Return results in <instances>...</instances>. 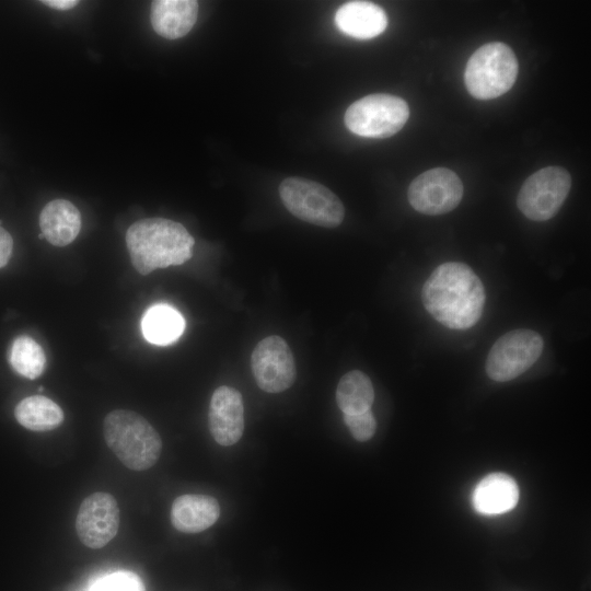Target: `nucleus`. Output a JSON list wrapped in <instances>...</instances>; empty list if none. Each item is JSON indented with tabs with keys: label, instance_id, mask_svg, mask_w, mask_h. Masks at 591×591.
I'll list each match as a JSON object with an SVG mask.
<instances>
[{
	"label": "nucleus",
	"instance_id": "1",
	"mask_svg": "<svg viewBox=\"0 0 591 591\" xmlns=\"http://www.w3.org/2000/svg\"><path fill=\"white\" fill-rule=\"evenodd\" d=\"M421 299L427 312L440 324L450 329H467L482 317L485 289L467 265L448 262L428 277Z\"/></svg>",
	"mask_w": 591,
	"mask_h": 591
},
{
	"label": "nucleus",
	"instance_id": "2",
	"mask_svg": "<svg viewBox=\"0 0 591 591\" xmlns=\"http://www.w3.org/2000/svg\"><path fill=\"white\" fill-rule=\"evenodd\" d=\"M194 244L183 224L164 218L141 219L126 232L131 264L141 275L184 264L192 257Z\"/></svg>",
	"mask_w": 591,
	"mask_h": 591
},
{
	"label": "nucleus",
	"instance_id": "3",
	"mask_svg": "<svg viewBox=\"0 0 591 591\" xmlns=\"http://www.w3.org/2000/svg\"><path fill=\"white\" fill-rule=\"evenodd\" d=\"M103 434L108 448L129 470H149L161 455L160 434L144 417L132 410L108 413L104 418Z\"/></svg>",
	"mask_w": 591,
	"mask_h": 591
},
{
	"label": "nucleus",
	"instance_id": "4",
	"mask_svg": "<svg viewBox=\"0 0 591 591\" xmlns=\"http://www.w3.org/2000/svg\"><path fill=\"white\" fill-rule=\"evenodd\" d=\"M518 69L517 57L508 45L488 43L468 59L464 72L465 86L475 99H496L512 88Z\"/></svg>",
	"mask_w": 591,
	"mask_h": 591
},
{
	"label": "nucleus",
	"instance_id": "5",
	"mask_svg": "<svg viewBox=\"0 0 591 591\" xmlns=\"http://www.w3.org/2000/svg\"><path fill=\"white\" fill-rule=\"evenodd\" d=\"M285 207L302 221L323 227H338L345 216L341 200L326 186L301 177H288L279 185Z\"/></svg>",
	"mask_w": 591,
	"mask_h": 591
},
{
	"label": "nucleus",
	"instance_id": "6",
	"mask_svg": "<svg viewBox=\"0 0 591 591\" xmlns=\"http://www.w3.org/2000/svg\"><path fill=\"white\" fill-rule=\"evenodd\" d=\"M409 117L407 103L395 95L375 93L354 102L345 113V125L355 135L387 138L398 132Z\"/></svg>",
	"mask_w": 591,
	"mask_h": 591
},
{
	"label": "nucleus",
	"instance_id": "7",
	"mask_svg": "<svg viewBox=\"0 0 591 591\" xmlns=\"http://www.w3.org/2000/svg\"><path fill=\"white\" fill-rule=\"evenodd\" d=\"M542 336L532 329H513L499 337L486 359V373L497 382L515 379L540 358Z\"/></svg>",
	"mask_w": 591,
	"mask_h": 591
},
{
	"label": "nucleus",
	"instance_id": "8",
	"mask_svg": "<svg viewBox=\"0 0 591 591\" xmlns=\"http://www.w3.org/2000/svg\"><path fill=\"white\" fill-rule=\"evenodd\" d=\"M570 186V174L564 167L538 170L522 184L517 197L518 208L530 220L546 221L558 212Z\"/></svg>",
	"mask_w": 591,
	"mask_h": 591
},
{
	"label": "nucleus",
	"instance_id": "9",
	"mask_svg": "<svg viewBox=\"0 0 591 591\" xmlns=\"http://www.w3.org/2000/svg\"><path fill=\"white\" fill-rule=\"evenodd\" d=\"M408 201L424 215L437 216L450 212L463 197V184L453 171L444 167L428 170L409 185Z\"/></svg>",
	"mask_w": 591,
	"mask_h": 591
},
{
	"label": "nucleus",
	"instance_id": "10",
	"mask_svg": "<svg viewBox=\"0 0 591 591\" xmlns=\"http://www.w3.org/2000/svg\"><path fill=\"white\" fill-rule=\"evenodd\" d=\"M251 366L258 387L267 393L289 389L297 375L292 351L283 338L268 336L255 346Z\"/></svg>",
	"mask_w": 591,
	"mask_h": 591
},
{
	"label": "nucleus",
	"instance_id": "11",
	"mask_svg": "<svg viewBox=\"0 0 591 591\" xmlns=\"http://www.w3.org/2000/svg\"><path fill=\"white\" fill-rule=\"evenodd\" d=\"M119 528V508L108 493L96 491L81 502L76 530L79 540L88 547L99 549L108 544Z\"/></svg>",
	"mask_w": 591,
	"mask_h": 591
},
{
	"label": "nucleus",
	"instance_id": "12",
	"mask_svg": "<svg viewBox=\"0 0 591 591\" xmlns=\"http://www.w3.org/2000/svg\"><path fill=\"white\" fill-rule=\"evenodd\" d=\"M209 430L217 443L235 444L244 431V404L241 393L222 385L212 393L208 412Z\"/></svg>",
	"mask_w": 591,
	"mask_h": 591
},
{
	"label": "nucleus",
	"instance_id": "13",
	"mask_svg": "<svg viewBox=\"0 0 591 591\" xmlns=\"http://www.w3.org/2000/svg\"><path fill=\"white\" fill-rule=\"evenodd\" d=\"M220 517L216 498L201 494L178 496L171 507V522L183 533H199L213 525Z\"/></svg>",
	"mask_w": 591,
	"mask_h": 591
},
{
	"label": "nucleus",
	"instance_id": "14",
	"mask_svg": "<svg viewBox=\"0 0 591 591\" xmlns=\"http://www.w3.org/2000/svg\"><path fill=\"white\" fill-rule=\"evenodd\" d=\"M335 24L344 34L357 39H370L387 26L384 10L368 1H349L340 5L335 14Z\"/></svg>",
	"mask_w": 591,
	"mask_h": 591
},
{
	"label": "nucleus",
	"instance_id": "15",
	"mask_svg": "<svg viewBox=\"0 0 591 591\" xmlns=\"http://www.w3.org/2000/svg\"><path fill=\"white\" fill-rule=\"evenodd\" d=\"M519 500L515 480L505 473H491L482 478L472 494L474 509L486 515H497L513 509Z\"/></svg>",
	"mask_w": 591,
	"mask_h": 591
},
{
	"label": "nucleus",
	"instance_id": "16",
	"mask_svg": "<svg viewBox=\"0 0 591 591\" xmlns=\"http://www.w3.org/2000/svg\"><path fill=\"white\" fill-rule=\"evenodd\" d=\"M197 16L198 2L194 0H155L151 3V25L157 34L167 39L185 36Z\"/></svg>",
	"mask_w": 591,
	"mask_h": 591
},
{
	"label": "nucleus",
	"instance_id": "17",
	"mask_svg": "<svg viewBox=\"0 0 591 591\" xmlns=\"http://www.w3.org/2000/svg\"><path fill=\"white\" fill-rule=\"evenodd\" d=\"M39 228L50 244L66 246L74 241L80 232L81 215L72 202L54 199L43 208Z\"/></svg>",
	"mask_w": 591,
	"mask_h": 591
},
{
	"label": "nucleus",
	"instance_id": "18",
	"mask_svg": "<svg viewBox=\"0 0 591 591\" xmlns=\"http://www.w3.org/2000/svg\"><path fill=\"white\" fill-rule=\"evenodd\" d=\"M18 422L32 431H49L59 427L65 415L60 406L43 395L23 398L14 408Z\"/></svg>",
	"mask_w": 591,
	"mask_h": 591
},
{
	"label": "nucleus",
	"instance_id": "19",
	"mask_svg": "<svg viewBox=\"0 0 591 591\" xmlns=\"http://www.w3.org/2000/svg\"><path fill=\"white\" fill-rule=\"evenodd\" d=\"M141 327L149 343L164 346L174 343L182 335L185 321L172 306L157 304L144 313Z\"/></svg>",
	"mask_w": 591,
	"mask_h": 591
},
{
	"label": "nucleus",
	"instance_id": "20",
	"mask_svg": "<svg viewBox=\"0 0 591 591\" xmlns=\"http://www.w3.org/2000/svg\"><path fill=\"white\" fill-rule=\"evenodd\" d=\"M374 401L371 380L359 370L341 376L336 389V402L344 414L355 415L369 410Z\"/></svg>",
	"mask_w": 591,
	"mask_h": 591
},
{
	"label": "nucleus",
	"instance_id": "21",
	"mask_svg": "<svg viewBox=\"0 0 591 591\" xmlns=\"http://www.w3.org/2000/svg\"><path fill=\"white\" fill-rule=\"evenodd\" d=\"M8 359L18 374L31 380L40 376L46 367V355L42 346L25 335L12 341Z\"/></svg>",
	"mask_w": 591,
	"mask_h": 591
},
{
	"label": "nucleus",
	"instance_id": "22",
	"mask_svg": "<svg viewBox=\"0 0 591 591\" xmlns=\"http://www.w3.org/2000/svg\"><path fill=\"white\" fill-rule=\"evenodd\" d=\"M90 591H144V588L134 572L117 571L99 579Z\"/></svg>",
	"mask_w": 591,
	"mask_h": 591
},
{
	"label": "nucleus",
	"instance_id": "23",
	"mask_svg": "<svg viewBox=\"0 0 591 591\" xmlns=\"http://www.w3.org/2000/svg\"><path fill=\"white\" fill-rule=\"evenodd\" d=\"M344 421L352 437L360 442L370 440L376 429V421L370 409L355 415L344 414Z\"/></svg>",
	"mask_w": 591,
	"mask_h": 591
},
{
	"label": "nucleus",
	"instance_id": "24",
	"mask_svg": "<svg viewBox=\"0 0 591 591\" xmlns=\"http://www.w3.org/2000/svg\"><path fill=\"white\" fill-rule=\"evenodd\" d=\"M13 250V240L10 233L0 225V268L4 267Z\"/></svg>",
	"mask_w": 591,
	"mask_h": 591
},
{
	"label": "nucleus",
	"instance_id": "25",
	"mask_svg": "<svg viewBox=\"0 0 591 591\" xmlns=\"http://www.w3.org/2000/svg\"><path fill=\"white\" fill-rule=\"evenodd\" d=\"M42 3L48 5L49 8L66 11L69 9L74 8L79 1L76 0H46L42 1Z\"/></svg>",
	"mask_w": 591,
	"mask_h": 591
}]
</instances>
